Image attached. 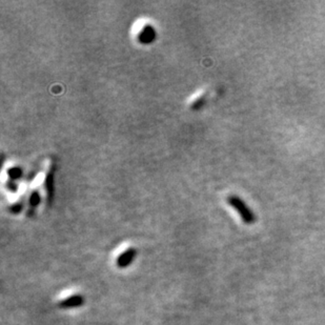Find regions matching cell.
<instances>
[{
	"mask_svg": "<svg viewBox=\"0 0 325 325\" xmlns=\"http://www.w3.org/2000/svg\"><path fill=\"white\" fill-rule=\"evenodd\" d=\"M228 202L232 208L239 214L244 223L252 224L255 222L256 221L255 214L250 211V209L245 204V202L242 199H240L238 196H235V195L230 196L228 198Z\"/></svg>",
	"mask_w": 325,
	"mask_h": 325,
	"instance_id": "6da1fadb",
	"label": "cell"
},
{
	"mask_svg": "<svg viewBox=\"0 0 325 325\" xmlns=\"http://www.w3.org/2000/svg\"><path fill=\"white\" fill-rule=\"evenodd\" d=\"M136 256H137V249L133 248V247L127 248L121 255L117 257V259H116L117 268H119L121 270L128 268L129 265L133 263V261H134V259L136 258Z\"/></svg>",
	"mask_w": 325,
	"mask_h": 325,
	"instance_id": "7a4b0ae2",
	"label": "cell"
},
{
	"mask_svg": "<svg viewBox=\"0 0 325 325\" xmlns=\"http://www.w3.org/2000/svg\"><path fill=\"white\" fill-rule=\"evenodd\" d=\"M83 304H84V297L80 294H76L59 302L58 306L61 309H70V308L80 307Z\"/></svg>",
	"mask_w": 325,
	"mask_h": 325,
	"instance_id": "3957f363",
	"label": "cell"
}]
</instances>
